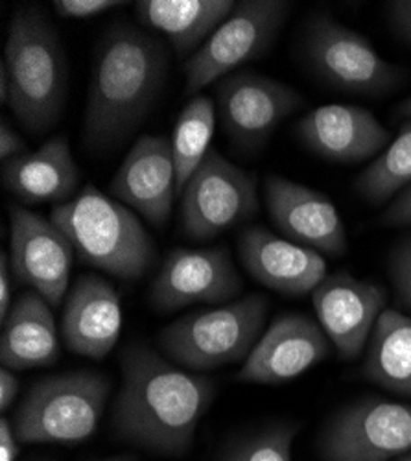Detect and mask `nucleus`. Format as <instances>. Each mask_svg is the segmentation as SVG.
<instances>
[{
  "label": "nucleus",
  "mask_w": 411,
  "mask_h": 461,
  "mask_svg": "<svg viewBox=\"0 0 411 461\" xmlns=\"http://www.w3.org/2000/svg\"><path fill=\"white\" fill-rule=\"evenodd\" d=\"M121 366L122 386L113 408L117 436L154 454H184L214 401V382L174 367L142 343L128 345Z\"/></svg>",
  "instance_id": "1"
},
{
  "label": "nucleus",
  "mask_w": 411,
  "mask_h": 461,
  "mask_svg": "<svg viewBox=\"0 0 411 461\" xmlns=\"http://www.w3.org/2000/svg\"><path fill=\"white\" fill-rule=\"evenodd\" d=\"M168 74V50L130 23L111 24L96 45L84 146L100 156L128 139L156 104Z\"/></svg>",
  "instance_id": "2"
},
{
  "label": "nucleus",
  "mask_w": 411,
  "mask_h": 461,
  "mask_svg": "<svg viewBox=\"0 0 411 461\" xmlns=\"http://www.w3.org/2000/svg\"><path fill=\"white\" fill-rule=\"evenodd\" d=\"M3 67L15 119L33 135L50 131L67 104L68 61L56 26L40 6L24 5L13 14Z\"/></svg>",
  "instance_id": "3"
},
{
  "label": "nucleus",
  "mask_w": 411,
  "mask_h": 461,
  "mask_svg": "<svg viewBox=\"0 0 411 461\" xmlns=\"http://www.w3.org/2000/svg\"><path fill=\"white\" fill-rule=\"evenodd\" d=\"M50 220L82 262L119 279H140L156 260L154 240L121 202L85 185L70 202L54 205Z\"/></svg>",
  "instance_id": "4"
},
{
  "label": "nucleus",
  "mask_w": 411,
  "mask_h": 461,
  "mask_svg": "<svg viewBox=\"0 0 411 461\" xmlns=\"http://www.w3.org/2000/svg\"><path fill=\"white\" fill-rule=\"evenodd\" d=\"M100 371H70L35 382L13 417L21 443H80L89 439L111 395Z\"/></svg>",
  "instance_id": "5"
},
{
  "label": "nucleus",
  "mask_w": 411,
  "mask_h": 461,
  "mask_svg": "<svg viewBox=\"0 0 411 461\" xmlns=\"http://www.w3.org/2000/svg\"><path fill=\"white\" fill-rule=\"evenodd\" d=\"M268 299L251 294L214 311L194 312L165 327L157 343L175 364L192 371H210L247 360L263 334Z\"/></svg>",
  "instance_id": "6"
},
{
  "label": "nucleus",
  "mask_w": 411,
  "mask_h": 461,
  "mask_svg": "<svg viewBox=\"0 0 411 461\" xmlns=\"http://www.w3.org/2000/svg\"><path fill=\"white\" fill-rule=\"evenodd\" d=\"M291 3L242 0L205 45L184 61V93L198 96L203 87L233 74L235 68L264 56L282 30Z\"/></svg>",
  "instance_id": "7"
},
{
  "label": "nucleus",
  "mask_w": 411,
  "mask_h": 461,
  "mask_svg": "<svg viewBox=\"0 0 411 461\" xmlns=\"http://www.w3.org/2000/svg\"><path fill=\"white\" fill-rule=\"evenodd\" d=\"M303 50L310 68L326 86L360 96H382L404 82V70L386 61L367 37L328 14L310 19Z\"/></svg>",
  "instance_id": "8"
},
{
  "label": "nucleus",
  "mask_w": 411,
  "mask_h": 461,
  "mask_svg": "<svg viewBox=\"0 0 411 461\" xmlns=\"http://www.w3.org/2000/svg\"><path fill=\"white\" fill-rule=\"evenodd\" d=\"M258 212L255 177L210 149L184 185L181 194V223L184 235L209 242L238 227Z\"/></svg>",
  "instance_id": "9"
},
{
  "label": "nucleus",
  "mask_w": 411,
  "mask_h": 461,
  "mask_svg": "<svg viewBox=\"0 0 411 461\" xmlns=\"http://www.w3.org/2000/svg\"><path fill=\"white\" fill-rule=\"evenodd\" d=\"M214 98L223 131L244 151L264 148L273 131L305 104L297 89L251 70L219 80Z\"/></svg>",
  "instance_id": "10"
},
{
  "label": "nucleus",
  "mask_w": 411,
  "mask_h": 461,
  "mask_svg": "<svg viewBox=\"0 0 411 461\" xmlns=\"http://www.w3.org/2000/svg\"><path fill=\"white\" fill-rule=\"evenodd\" d=\"M325 461H389L411 452V404L362 399L338 411L323 434Z\"/></svg>",
  "instance_id": "11"
},
{
  "label": "nucleus",
  "mask_w": 411,
  "mask_h": 461,
  "mask_svg": "<svg viewBox=\"0 0 411 461\" xmlns=\"http://www.w3.org/2000/svg\"><path fill=\"white\" fill-rule=\"evenodd\" d=\"M10 264L15 277L52 309L67 295L74 251L63 230L22 205H10Z\"/></svg>",
  "instance_id": "12"
},
{
  "label": "nucleus",
  "mask_w": 411,
  "mask_h": 461,
  "mask_svg": "<svg viewBox=\"0 0 411 461\" xmlns=\"http://www.w3.org/2000/svg\"><path fill=\"white\" fill-rule=\"evenodd\" d=\"M242 292V279L226 248L174 249L149 288V301L159 312L189 304H228Z\"/></svg>",
  "instance_id": "13"
},
{
  "label": "nucleus",
  "mask_w": 411,
  "mask_h": 461,
  "mask_svg": "<svg viewBox=\"0 0 411 461\" xmlns=\"http://www.w3.org/2000/svg\"><path fill=\"white\" fill-rule=\"evenodd\" d=\"M264 198L272 221L288 240L321 255L347 253L344 220L323 192L272 174L264 183Z\"/></svg>",
  "instance_id": "14"
},
{
  "label": "nucleus",
  "mask_w": 411,
  "mask_h": 461,
  "mask_svg": "<svg viewBox=\"0 0 411 461\" xmlns=\"http://www.w3.org/2000/svg\"><path fill=\"white\" fill-rule=\"evenodd\" d=\"M386 301L384 286L349 274L326 276L312 292L317 321L344 360H356L363 353Z\"/></svg>",
  "instance_id": "15"
},
{
  "label": "nucleus",
  "mask_w": 411,
  "mask_h": 461,
  "mask_svg": "<svg viewBox=\"0 0 411 461\" xmlns=\"http://www.w3.org/2000/svg\"><path fill=\"white\" fill-rule=\"evenodd\" d=\"M330 345L325 330L312 318L299 312L281 314L260 336L237 378L268 386L290 382L321 364Z\"/></svg>",
  "instance_id": "16"
},
{
  "label": "nucleus",
  "mask_w": 411,
  "mask_h": 461,
  "mask_svg": "<svg viewBox=\"0 0 411 461\" xmlns=\"http://www.w3.org/2000/svg\"><path fill=\"white\" fill-rule=\"evenodd\" d=\"M109 194L163 229L170 221L177 198L172 140L163 135L140 137L111 179Z\"/></svg>",
  "instance_id": "17"
},
{
  "label": "nucleus",
  "mask_w": 411,
  "mask_h": 461,
  "mask_svg": "<svg viewBox=\"0 0 411 461\" xmlns=\"http://www.w3.org/2000/svg\"><path fill=\"white\" fill-rule=\"evenodd\" d=\"M297 137L316 156L332 163H362L389 144L391 133L365 107L328 104L297 122Z\"/></svg>",
  "instance_id": "18"
},
{
  "label": "nucleus",
  "mask_w": 411,
  "mask_h": 461,
  "mask_svg": "<svg viewBox=\"0 0 411 461\" xmlns=\"http://www.w3.org/2000/svg\"><path fill=\"white\" fill-rule=\"evenodd\" d=\"M238 251L249 276L282 295L312 294L326 277L321 253L281 239L263 225L242 230Z\"/></svg>",
  "instance_id": "19"
},
{
  "label": "nucleus",
  "mask_w": 411,
  "mask_h": 461,
  "mask_svg": "<svg viewBox=\"0 0 411 461\" xmlns=\"http://www.w3.org/2000/svg\"><path fill=\"white\" fill-rule=\"evenodd\" d=\"M65 301L61 332L67 348L85 358H105L122 330L119 292L96 276H82Z\"/></svg>",
  "instance_id": "20"
},
{
  "label": "nucleus",
  "mask_w": 411,
  "mask_h": 461,
  "mask_svg": "<svg viewBox=\"0 0 411 461\" xmlns=\"http://www.w3.org/2000/svg\"><path fill=\"white\" fill-rule=\"evenodd\" d=\"M3 183L22 203L61 205L76 194L80 172L68 140L58 135L40 149L3 163Z\"/></svg>",
  "instance_id": "21"
},
{
  "label": "nucleus",
  "mask_w": 411,
  "mask_h": 461,
  "mask_svg": "<svg viewBox=\"0 0 411 461\" xmlns=\"http://www.w3.org/2000/svg\"><path fill=\"white\" fill-rule=\"evenodd\" d=\"M61 355L52 306L37 292L22 294L3 321L0 360L3 367L22 371L47 367Z\"/></svg>",
  "instance_id": "22"
},
{
  "label": "nucleus",
  "mask_w": 411,
  "mask_h": 461,
  "mask_svg": "<svg viewBox=\"0 0 411 461\" xmlns=\"http://www.w3.org/2000/svg\"><path fill=\"white\" fill-rule=\"evenodd\" d=\"M237 8L233 0H138L140 24L165 35L179 58H192Z\"/></svg>",
  "instance_id": "23"
},
{
  "label": "nucleus",
  "mask_w": 411,
  "mask_h": 461,
  "mask_svg": "<svg viewBox=\"0 0 411 461\" xmlns=\"http://www.w3.org/2000/svg\"><path fill=\"white\" fill-rule=\"evenodd\" d=\"M369 382L411 397V318L386 309L371 332L363 362Z\"/></svg>",
  "instance_id": "24"
},
{
  "label": "nucleus",
  "mask_w": 411,
  "mask_h": 461,
  "mask_svg": "<svg viewBox=\"0 0 411 461\" xmlns=\"http://www.w3.org/2000/svg\"><path fill=\"white\" fill-rule=\"evenodd\" d=\"M216 130L214 100L198 95L189 100L181 111L172 135V149L177 172V198H181L184 185L210 151V140Z\"/></svg>",
  "instance_id": "25"
},
{
  "label": "nucleus",
  "mask_w": 411,
  "mask_h": 461,
  "mask_svg": "<svg viewBox=\"0 0 411 461\" xmlns=\"http://www.w3.org/2000/svg\"><path fill=\"white\" fill-rule=\"evenodd\" d=\"M411 185V119L404 121L397 139L356 179L360 196L380 205Z\"/></svg>",
  "instance_id": "26"
},
{
  "label": "nucleus",
  "mask_w": 411,
  "mask_h": 461,
  "mask_svg": "<svg viewBox=\"0 0 411 461\" xmlns=\"http://www.w3.org/2000/svg\"><path fill=\"white\" fill-rule=\"evenodd\" d=\"M293 438L290 425H277L240 443L226 461H291Z\"/></svg>",
  "instance_id": "27"
},
{
  "label": "nucleus",
  "mask_w": 411,
  "mask_h": 461,
  "mask_svg": "<svg viewBox=\"0 0 411 461\" xmlns=\"http://www.w3.org/2000/svg\"><path fill=\"white\" fill-rule=\"evenodd\" d=\"M389 277L398 303L411 309V237L393 246L389 253Z\"/></svg>",
  "instance_id": "28"
},
{
  "label": "nucleus",
  "mask_w": 411,
  "mask_h": 461,
  "mask_svg": "<svg viewBox=\"0 0 411 461\" xmlns=\"http://www.w3.org/2000/svg\"><path fill=\"white\" fill-rule=\"evenodd\" d=\"M124 5L126 3H119V0H56L52 6L61 19L85 21Z\"/></svg>",
  "instance_id": "29"
},
{
  "label": "nucleus",
  "mask_w": 411,
  "mask_h": 461,
  "mask_svg": "<svg viewBox=\"0 0 411 461\" xmlns=\"http://www.w3.org/2000/svg\"><path fill=\"white\" fill-rule=\"evenodd\" d=\"M380 221L386 227H411V185L389 203Z\"/></svg>",
  "instance_id": "30"
},
{
  "label": "nucleus",
  "mask_w": 411,
  "mask_h": 461,
  "mask_svg": "<svg viewBox=\"0 0 411 461\" xmlns=\"http://www.w3.org/2000/svg\"><path fill=\"white\" fill-rule=\"evenodd\" d=\"M386 10L393 32L411 47V0H393Z\"/></svg>",
  "instance_id": "31"
},
{
  "label": "nucleus",
  "mask_w": 411,
  "mask_h": 461,
  "mask_svg": "<svg viewBox=\"0 0 411 461\" xmlns=\"http://www.w3.org/2000/svg\"><path fill=\"white\" fill-rule=\"evenodd\" d=\"M24 153H28L26 140L6 121H3L0 124V159L6 163L24 156Z\"/></svg>",
  "instance_id": "32"
},
{
  "label": "nucleus",
  "mask_w": 411,
  "mask_h": 461,
  "mask_svg": "<svg viewBox=\"0 0 411 461\" xmlns=\"http://www.w3.org/2000/svg\"><path fill=\"white\" fill-rule=\"evenodd\" d=\"M19 443L12 422L6 417L0 419V461H17Z\"/></svg>",
  "instance_id": "33"
},
{
  "label": "nucleus",
  "mask_w": 411,
  "mask_h": 461,
  "mask_svg": "<svg viewBox=\"0 0 411 461\" xmlns=\"http://www.w3.org/2000/svg\"><path fill=\"white\" fill-rule=\"evenodd\" d=\"M12 292H13V286L8 272V257L3 253V257H0V321L6 320L10 309L13 306Z\"/></svg>",
  "instance_id": "34"
},
{
  "label": "nucleus",
  "mask_w": 411,
  "mask_h": 461,
  "mask_svg": "<svg viewBox=\"0 0 411 461\" xmlns=\"http://www.w3.org/2000/svg\"><path fill=\"white\" fill-rule=\"evenodd\" d=\"M19 393V380L12 369L0 371V410L6 411Z\"/></svg>",
  "instance_id": "35"
},
{
  "label": "nucleus",
  "mask_w": 411,
  "mask_h": 461,
  "mask_svg": "<svg viewBox=\"0 0 411 461\" xmlns=\"http://www.w3.org/2000/svg\"><path fill=\"white\" fill-rule=\"evenodd\" d=\"M8 96H10V82H8V72L6 68L0 65V102L8 105Z\"/></svg>",
  "instance_id": "36"
},
{
  "label": "nucleus",
  "mask_w": 411,
  "mask_h": 461,
  "mask_svg": "<svg viewBox=\"0 0 411 461\" xmlns=\"http://www.w3.org/2000/svg\"><path fill=\"white\" fill-rule=\"evenodd\" d=\"M397 114H400L406 121L411 119V95L397 105Z\"/></svg>",
  "instance_id": "37"
},
{
  "label": "nucleus",
  "mask_w": 411,
  "mask_h": 461,
  "mask_svg": "<svg viewBox=\"0 0 411 461\" xmlns=\"http://www.w3.org/2000/svg\"><path fill=\"white\" fill-rule=\"evenodd\" d=\"M102 461H137V457L133 454H121V456H113V457H107Z\"/></svg>",
  "instance_id": "38"
},
{
  "label": "nucleus",
  "mask_w": 411,
  "mask_h": 461,
  "mask_svg": "<svg viewBox=\"0 0 411 461\" xmlns=\"http://www.w3.org/2000/svg\"><path fill=\"white\" fill-rule=\"evenodd\" d=\"M397 461H411V452L406 454V456H400Z\"/></svg>",
  "instance_id": "39"
},
{
  "label": "nucleus",
  "mask_w": 411,
  "mask_h": 461,
  "mask_svg": "<svg viewBox=\"0 0 411 461\" xmlns=\"http://www.w3.org/2000/svg\"><path fill=\"white\" fill-rule=\"evenodd\" d=\"M30 461H52V459H30Z\"/></svg>",
  "instance_id": "40"
}]
</instances>
